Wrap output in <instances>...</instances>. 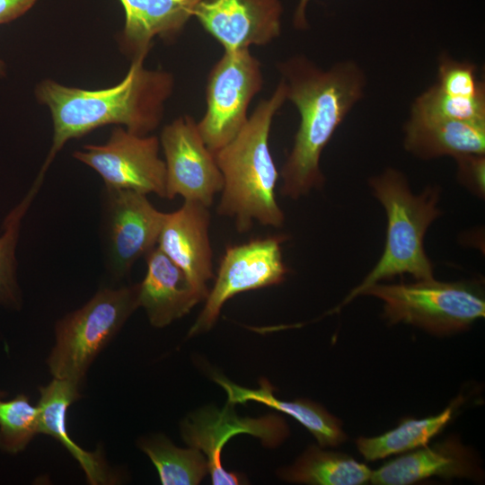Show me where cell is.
Masks as SVG:
<instances>
[{"label": "cell", "instance_id": "obj_1", "mask_svg": "<svg viewBox=\"0 0 485 485\" xmlns=\"http://www.w3.org/2000/svg\"><path fill=\"white\" fill-rule=\"evenodd\" d=\"M287 88V101L296 108L300 122L294 143L281 168L280 192L297 199L321 188L323 149L333 134L365 96L367 84L363 68L342 60L324 69L303 54L277 63Z\"/></svg>", "mask_w": 485, "mask_h": 485}, {"label": "cell", "instance_id": "obj_2", "mask_svg": "<svg viewBox=\"0 0 485 485\" xmlns=\"http://www.w3.org/2000/svg\"><path fill=\"white\" fill-rule=\"evenodd\" d=\"M174 87L173 75L131 61L124 78L99 90L69 87L46 79L36 88V97L49 108L53 121L52 146L35 182L44 174L64 145L93 130L114 124L139 136H147L161 124L166 101Z\"/></svg>", "mask_w": 485, "mask_h": 485}, {"label": "cell", "instance_id": "obj_3", "mask_svg": "<svg viewBox=\"0 0 485 485\" xmlns=\"http://www.w3.org/2000/svg\"><path fill=\"white\" fill-rule=\"evenodd\" d=\"M286 101L287 88L280 79L239 134L214 153L224 179L217 214L233 218L240 233L251 230L254 222L276 228L285 222L275 196L279 173L269 139L273 119Z\"/></svg>", "mask_w": 485, "mask_h": 485}, {"label": "cell", "instance_id": "obj_4", "mask_svg": "<svg viewBox=\"0 0 485 485\" xmlns=\"http://www.w3.org/2000/svg\"><path fill=\"white\" fill-rule=\"evenodd\" d=\"M369 185L385 209V246L376 265L340 307L363 295L373 285L395 276L409 274L417 280L434 279L433 264L426 254L424 238L429 225L441 215L437 207L439 187L429 185L415 195L405 175L394 168H387L370 178Z\"/></svg>", "mask_w": 485, "mask_h": 485}, {"label": "cell", "instance_id": "obj_5", "mask_svg": "<svg viewBox=\"0 0 485 485\" xmlns=\"http://www.w3.org/2000/svg\"><path fill=\"white\" fill-rule=\"evenodd\" d=\"M138 307V284L105 287L59 320L47 360L54 378L80 385L96 356Z\"/></svg>", "mask_w": 485, "mask_h": 485}, {"label": "cell", "instance_id": "obj_6", "mask_svg": "<svg viewBox=\"0 0 485 485\" xmlns=\"http://www.w3.org/2000/svg\"><path fill=\"white\" fill-rule=\"evenodd\" d=\"M363 295L384 302L383 317L389 324L407 323L436 335L464 331L485 315L484 295L474 282L434 278L410 284L376 283Z\"/></svg>", "mask_w": 485, "mask_h": 485}, {"label": "cell", "instance_id": "obj_7", "mask_svg": "<svg viewBox=\"0 0 485 485\" xmlns=\"http://www.w3.org/2000/svg\"><path fill=\"white\" fill-rule=\"evenodd\" d=\"M263 84L261 64L250 48L224 51L214 64L206 82V110L197 122L213 153L229 144L243 128L249 106Z\"/></svg>", "mask_w": 485, "mask_h": 485}, {"label": "cell", "instance_id": "obj_8", "mask_svg": "<svg viewBox=\"0 0 485 485\" xmlns=\"http://www.w3.org/2000/svg\"><path fill=\"white\" fill-rule=\"evenodd\" d=\"M286 240L284 234H277L227 247L219 262L214 286L188 337L211 330L223 305L233 296L281 284L288 273L281 247Z\"/></svg>", "mask_w": 485, "mask_h": 485}, {"label": "cell", "instance_id": "obj_9", "mask_svg": "<svg viewBox=\"0 0 485 485\" xmlns=\"http://www.w3.org/2000/svg\"><path fill=\"white\" fill-rule=\"evenodd\" d=\"M147 195L104 186L101 198V239L105 266L117 279L156 246L165 213L156 209Z\"/></svg>", "mask_w": 485, "mask_h": 485}, {"label": "cell", "instance_id": "obj_10", "mask_svg": "<svg viewBox=\"0 0 485 485\" xmlns=\"http://www.w3.org/2000/svg\"><path fill=\"white\" fill-rule=\"evenodd\" d=\"M160 140L115 127L103 145H85L73 156L93 168L104 186L166 198V167L160 157Z\"/></svg>", "mask_w": 485, "mask_h": 485}, {"label": "cell", "instance_id": "obj_11", "mask_svg": "<svg viewBox=\"0 0 485 485\" xmlns=\"http://www.w3.org/2000/svg\"><path fill=\"white\" fill-rule=\"evenodd\" d=\"M234 404L219 409L209 405L188 415L181 424L183 441L200 450L207 458L208 473L214 485L245 483L241 473L228 472L222 464V450L232 437L248 434L262 445L275 447L288 436V427L281 417L269 414L260 418L240 417Z\"/></svg>", "mask_w": 485, "mask_h": 485}, {"label": "cell", "instance_id": "obj_12", "mask_svg": "<svg viewBox=\"0 0 485 485\" xmlns=\"http://www.w3.org/2000/svg\"><path fill=\"white\" fill-rule=\"evenodd\" d=\"M159 140L165 157L166 198L181 196L209 207L224 179L197 121L190 115L180 116L163 128Z\"/></svg>", "mask_w": 485, "mask_h": 485}, {"label": "cell", "instance_id": "obj_13", "mask_svg": "<svg viewBox=\"0 0 485 485\" xmlns=\"http://www.w3.org/2000/svg\"><path fill=\"white\" fill-rule=\"evenodd\" d=\"M281 0H198L193 18L224 48L266 46L282 31Z\"/></svg>", "mask_w": 485, "mask_h": 485}, {"label": "cell", "instance_id": "obj_14", "mask_svg": "<svg viewBox=\"0 0 485 485\" xmlns=\"http://www.w3.org/2000/svg\"><path fill=\"white\" fill-rule=\"evenodd\" d=\"M208 208L199 202L184 200L180 208L165 213L157 242L205 299L209 291L207 283L214 277Z\"/></svg>", "mask_w": 485, "mask_h": 485}, {"label": "cell", "instance_id": "obj_15", "mask_svg": "<svg viewBox=\"0 0 485 485\" xmlns=\"http://www.w3.org/2000/svg\"><path fill=\"white\" fill-rule=\"evenodd\" d=\"M482 471L474 454L455 436L422 446L392 459L372 471L376 485H409L431 477L481 480Z\"/></svg>", "mask_w": 485, "mask_h": 485}, {"label": "cell", "instance_id": "obj_16", "mask_svg": "<svg viewBox=\"0 0 485 485\" xmlns=\"http://www.w3.org/2000/svg\"><path fill=\"white\" fill-rule=\"evenodd\" d=\"M125 24L119 46L131 61L145 60L155 37L175 41L193 18L198 0H119Z\"/></svg>", "mask_w": 485, "mask_h": 485}, {"label": "cell", "instance_id": "obj_17", "mask_svg": "<svg viewBox=\"0 0 485 485\" xmlns=\"http://www.w3.org/2000/svg\"><path fill=\"white\" fill-rule=\"evenodd\" d=\"M145 259L146 272L138 284V304L153 326L165 327L205 301L186 274L157 246Z\"/></svg>", "mask_w": 485, "mask_h": 485}, {"label": "cell", "instance_id": "obj_18", "mask_svg": "<svg viewBox=\"0 0 485 485\" xmlns=\"http://www.w3.org/2000/svg\"><path fill=\"white\" fill-rule=\"evenodd\" d=\"M403 132L404 148L420 159L485 154V125L410 111Z\"/></svg>", "mask_w": 485, "mask_h": 485}, {"label": "cell", "instance_id": "obj_19", "mask_svg": "<svg viewBox=\"0 0 485 485\" xmlns=\"http://www.w3.org/2000/svg\"><path fill=\"white\" fill-rule=\"evenodd\" d=\"M79 386L68 380L54 378L48 385L40 387L39 433L60 442L78 462L90 484L112 483L116 479L102 454L83 449L69 436L66 413L69 406L81 397Z\"/></svg>", "mask_w": 485, "mask_h": 485}, {"label": "cell", "instance_id": "obj_20", "mask_svg": "<svg viewBox=\"0 0 485 485\" xmlns=\"http://www.w3.org/2000/svg\"><path fill=\"white\" fill-rule=\"evenodd\" d=\"M213 380L225 391L227 402L235 405L255 401L287 414L302 424L322 448L337 446L347 439L340 420L322 405L307 399L280 400L266 378L260 380L257 389L238 385L220 375H215Z\"/></svg>", "mask_w": 485, "mask_h": 485}, {"label": "cell", "instance_id": "obj_21", "mask_svg": "<svg viewBox=\"0 0 485 485\" xmlns=\"http://www.w3.org/2000/svg\"><path fill=\"white\" fill-rule=\"evenodd\" d=\"M278 475L293 483L361 485L370 481L372 470L346 454L311 445L292 465L279 469Z\"/></svg>", "mask_w": 485, "mask_h": 485}, {"label": "cell", "instance_id": "obj_22", "mask_svg": "<svg viewBox=\"0 0 485 485\" xmlns=\"http://www.w3.org/2000/svg\"><path fill=\"white\" fill-rule=\"evenodd\" d=\"M454 405L425 419L406 418L399 425L380 436L358 437L356 445L366 461H377L392 454H404L425 446L451 420Z\"/></svg>", "mask_w": 485, "mask_h": 485}, {"label": "cell", "instance_id": "obj_23", "mask_svg": "<svg viewBox=\"0 0 485 485\" xmlns=\"http://www.w3.org/2000/svg\"><path fill=\"white\" fill-rule=\"evenodd\" d=\"M138 446L155 466L163 485H197L208 473L200 450L178 447L163 435L141 438Z\"/></svg>", "mask_w": 485, "mask_h": 485}, {"label": "cell", "instance_id": "obj_24", "mask_svg": "<svg viewBox=\"0 0 485 485\" xmlns=\"http://www.w3.org/2000/svg\"><path fill=\"white\" fill-rule=\"evenodd\" d=\"M0 392V449L18 454L39 433V408L25 394L4 401Z\"/></svg>", "mask_w": 485, "mask_h": 485}, {"label": "cell", "instance_id": "obj_25", "mask_svg": "<svg viewBox=\"0 0 485 485\" xmlns=\"http://www.w3.org/2000/svg\"><path fill=\"white\" fill-rule=\"evenodd\" d=\"M410 111L485 125V95L474 98L452 96L434 84L415 99Z\"/></svg>", "mask_w": 485, "mask_h": 485}, {"label": "cell", "instance_id": "obj_26", "mask_svg": "<svg viewBox=\"0 0 485 485\" xmlns=\"http://www.w3.org/2000/svg\"><path fill=\"white\" fill-rule=\"evenodd\" d=\"M37 190L31 188L25 198L4 221V232L0 236V303L17 306L20 294L15 278L14 251L21 219L32 201Z\"/></svg>", "mask_w": 485, "mask_h": 485}, {"label": "cell", "instance_id": "obj_27", "mask_svg": "<svg viewBox=\"0 0 485 485\" xmlns=\"http://www.w3.org/2000/svg\"><path fill=\"white\" fill-rule=\"evenodd\" d=\"M436 86L445 93L465 98L485 95V84L477 77V66L446 53L438 57Z\"/></svg>", "mask_w": 485, "mask_h": 485}, {"label": "cell", "instance_id": "obj_28", "mask_svg": "<svg viewBox=\"0 0 485 485\" xmlns=\"http://www.w3.org/2000/svg\"><path fill=\"white\" fill-rule=\"evenodd\" d=\"M457 165V178L462 185L480 198L485 194L484 154H465L454 157Z\"/></svg>", "mask_w": 485, "mask_h": 485}, {"label": "cell", "instance_id": "obj_29", "mask_svg": "<svg viewBox=\"0 0 485 485\" xmlns=\"http://www.w3.org/2000/svg\"><path fill=\"white\" fill-rule=\"evenodd\" d=\"M37 0H0V24L17 19L31 9Z\"/></svg>", "mask_w": 485, "mask_h": 485}, {"label": "cell", "instance_id": "obj_30", "mask_svg": "<svg viewBox=\"0 0 485 485\" xmlns=\"http://www.w3.org/2000/svg\"><path fill=\"white\" fill-rule=\"evenodd\" d=\"M312 0H299L294 11L292 22L293 26L299 31H305L309 28L307 19V9Z\"/></svg>", "mask_w": 485, "mask_h": 485}, {"label": "cell", "instance_id": "obj_31", "mask_svg": "<svg viewBox=\"0 0 485 485\" xmlns=\"http://www.w3.org/2000/svg\"><path fill=\"white\" fill-rule=\"evenodd\" d=\"M4 74V64L2 60H0V75H3Z\"/></svg>", "mask_w": 485, "mask_h": 485}]
</instances>
